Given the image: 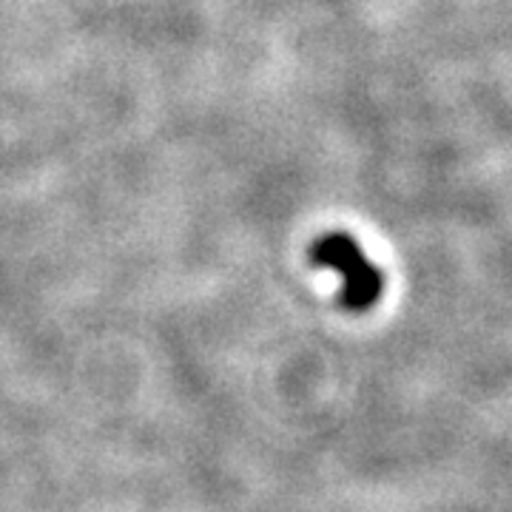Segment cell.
Instances as JSON below:
<instances>
[{
  "label": "cell",
  "instance_id": "obj_1",
  "mask_svg": "<svg viewBox=\"0 0 512 512\" xmlns=\"http://www.w3.org/2000/svg\"><path fill=\"white\" fill-rule=\"evenodd\" d=\"M313 265L342 276V308L353 313L370 311L384 293V274L370 262L362 245L350 234L333 231L313 242Z\"/></svg>",
  "mask_w": 512,
  "mask_h": 512
}]
</instances>
